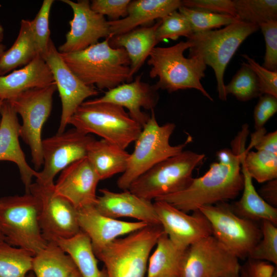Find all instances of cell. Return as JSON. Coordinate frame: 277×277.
I'll return each mask as SVG.
<instances>
[{
  "label": "cell",
  "instance_id": "obj_1",
  "mask_svg": "<svg viewBox=\"0 0 277 277\" xmlns=\"http://www.w3.org/2000/svg\"><path fill=\"white\" fill-rule=\"evenodd\" d=\"M248 133V125H243L231 142L232 149L217 151V161L211 163L204 175L193 178L183 190L155 200L165 201L188 213L198 210L203 206L226 202L236 198L243 187L241 161L242 152L246 149Z\"/></svg>",
  "mask_w": 277,
  "mask_h": 277
},
{
  "label": "cell",
  "instance_id": "obj_2",
  "mask_svg": "<svg viewBox=\"0 0 277 277\" xmlns=\"http://www.w3.org/2000/svg\"><path fill=\"white\" fill-rule=\"evenodd\" d=\"M109 36L76 52L61 53L63 60L85 85L99 89H112L125 82H132L130 60L126 50L114 48Z\"/></svg>",
  "mask_w": 277,
  "mask_h": 277
},
{
  "label": "cell",
  "instance_id": "obj_3",
  "mask_svg": "<svg viewBox=\"0 0 277 277\" xmlns=\"http://www.w3.org/2000/svg\"><path fill=\"white\" fill-rule=\"evenodd\" d=\"M192 46L189 39L168 47H154L147 63L151 68L150 77H158L153 85L157 90L171 93L179 90L195 89L211 101L213 99L202 86L201 80L205 76L206 65L197 56L186 58L184 52Z\"/></svg>",
  "mask_w": 277,
  "mask_h": 277
},
{
  "label": "cell",
  "instance_id": "obj_4",
  "mask_svg": "<svg viewBox=\"0 0 277 277\" xmlns=\"http://www.w3.org/2000/svg\"><path fill=\"white\" fill-rule=\"evenodd\" d=\"M164 232L161 225H149L95 252L106 277H145L151 251Z\"/></svg>",
  "mask_w": 277,
  "mask_h": 277
},
{
  "label": "cell",
  "instance_id": "obj_5",
  "mask_svg": "<svg viewBox=\"0 0 277 277\" xmlns=\"http://www.w3.org/2000/svg\"><path fill=\"white\" fill-rule=\"evenodd\" d=\"M69 124L84 134L97 135L124 149L135 141L142 130L123 107L90 100L76 109Z\"/></svg>",
  "mask_w": 277,
  "mask_h": 277
},
{
  "label": "cell",
  "instance_id": "obj_6",
  "mask_svg": "<svg viewBox=\"0 0 277 277\" xmlns=\"http://www.w3.org/2000/svg\"><path fill=\"white\" fill-rule=\"evenodd\" d=\"M175 127L172 123L160 125L154 110H151L148 121L135 141L134 149L130 154L126 169L117 181L120 189L128 190L140 176L160 162L181 153L192 141V137L189 136L184 143L171 145L170 137Z\"/></svg>",
  "mask_w": 277,
  "mask_h": 277
},
{
  "label": "cell",
  "instance_id": "obj_7",
  "mask_svg": "<svg viewBox=\"0 0 277 277\" xmlns=\"http://www.w3.org/2000/svg\"><path fill=\"white\" fill-rule=\"evenodd\" d=\"M259 29L257 25L238 21L219 30L194 33L188 38L192 43L189 57H200L214 70L221 100H227L224 74L227 65L243 41Z\"/></svg>",
  "mask_w": 277,
  "mask_h": 277
},
{
  "label": "cell",
  "instance_id": "obj_8",
  "mask_svg": "<svg viewBox=\"0 0 277 277\" xmlns=\"http://www.w3.org/2000/svg\"><path fill=\"white\" fill-rule=\"evenodd\" d=\"M205 157L204 153L183 150L142 174L131 184L128 190L150 201L181 191L191 183L194 170Z\"/></svg>",
  "mask_w": 277,
  "mask_h": 277
},
{
  "label": "cell",
  "instance_id": "obj_9",
  "mask_svg": "<svg viewBox=\"0 0 277 277\" xmlns=\"http://www.w3.org/2000/svg\"><path fill=\"white\" fill-rule=\"evenodd\" d=\"M38 214V201L30 193L1 199L0 232L5 242L33 256L44 249L48 242L43 236Z\"/></svg>",
  "mask_w": 277,
  "mask_h": 277
},
{
  "label": "cell",
  "instance_id": "obj_10",
  "mask_svg": "<svg viewBox=\"0 0 277 277\" xmlns=\"http://www.w3.org/2000/svg\"><path fill=\"white\" fill-rule=\"evenodd\" d=\"M56 90L54 82L45 87L28 90L7 101L22 119L19 135L30 148L36 171L43 164L42 131L50 115L53 95Z\"/></svg>",
  "mask_w": 277,
  "mask_h": 277
},
{
  "label": "cell",
  "instance_id": "obj_11",
  "mask_svg": "<svg viewBox=\"0 0 277 277\" xmlns=\"http://www.w3.org/2000/svg\"><path fill=\"white\" fill-rule=\"evenodd\" d=\"M208 220L214 236L239 259L248 257L262 237L254 222L236 215L231 205L221 202L198 209Z\"/></svg>",
  "mask_w": 277,
  "mask_h": 277
},
{
  "label": "cell",
  "instance_id": "obj_12",
  "mask_svg": "<svg viewBox=\"0 0 277 277\" xmlns=\"http://www.w3.org/2000/svg\"><path fill=\"white\" fill-rule=\"evenodd\" d=\"M54 185L44 186L35 182L29 188V193L38 202L39 225L47 242L68 239L81 231L77 210L55 192Z\"/></svg>",
  "mask_w": 277,
  "mask_h": 277
},
{
  "label": "cell",
  "instance_id": "obj_13",
  "mask_svg": "<svg viewBox=\"0 0 277 277\" xmlns=\"http://www.w3.org/2000/svg\"><path fill=\"white\" fill-rule=\"evenodd\" d=\"M239 260L211 235L186 248L181 277H240Z\"/></svg>",
  "mask_w": 277,
  "mask_h": 277
},
{
  "label": "cell",
  "instance_id": "obj_14",
  "mask_svg": "<svg viewBox=\"0 0 277 277\" xmlns=\"http://www.w3.org/2000/svg\"><path fill=\"white\" fill-rule=\"evenodd\" d=\"M94 139L74 128L43 139V168L38 171L36 182L44 186L53 185L57 173L86 156L88 147Z\"/></svg>",
  "mask_w": 277,
  "mask_h": 277
},
{
  "label": "cell",
  "instance_id": "obj_15",
  "mask_svg": "<svg viewBox=\"0 0 277 277\" xmlns=\"http://www.w3.org/2000/svg\"><path fill=\"white\" fill-rule=\"evenodd\" d=\"M49 66L58 91L62 103V114L57 133H62L70 118L87 98L98 94L95 87L83 83L70 69L50 39L42 56Z\"/></svg>",
  "mask_w": 277,
  "mask_h": 277
},
{
  "label": "cell",
  "instance_id": "obj_16",
  "mask_svg": "<svg viewBox=\"0 0 277 277\" xmlns=\"http://www.w3.org/2000/svg\"><path fill=\"white\" fill-rule=\"evenodd\" d=\"M62 2L71 7L73 17L69 21L70 29L66 35V41L58 48L60 53L79 51L98 43L101 38L111 36L109 21L91 9L89 1Z\"/></svg>",
  "mask_w": 277,
  "mask_h": 277
},
{
  "label": "cell",
  "instance_id": "obj_17",
  "mask_svg": "<svg viewBox=\"0 0 277 277\" xmlns=\"http://www.w3.org/2000/svg\"><path fill=\"white\" fill-rule=\"evenodd\" d=\"M153 203L164 232L178 247L186 249L212 235L208 220L199 210L190 215L164 201Z\"/></svg>",
  "mask_w": 277,
  "mask_h": 277
},
{
  "label": "cell",
  "instance_id": "obj_18",
  "mask_svg": "<svg viewBox=\"0 0 277 277\" xmlns=\"http://www.w3.org/2000/svg\"><path fill=\"white\" fill-rule=\"evenodd\" d=\"M100 179L86 156L61 172L54 184L55 192L70 202L77 210L94 206Z\"/></svg>",
  "mask_w": 277,
  "mask_h": 277
},
{
  "label": "cell",
  "instance_id": "obj_19",
  "mask_svg": "<svg viewBox=\"0 0 277 277\" xmlns=\"http://www.w3.org/2000/svg\"><path fill=\"white\" fill-rule=\"evenodd\" d=\"M141 77L139 75L134 81L108 90L102 97L90 101L93 103H111L126 108L131 118L143 128L150 115L143 112L141 108L154 110L159 95L153 85L141 81Z\"/></svg>",
  "mask_w": 277,
  "mask_h": 277
},
{
  "label": "cell",
  "instance_id": "obj_20",
  "mask_svg": "<svg viewBox=\"0 0 277 277\" xmlns=\"http://www.w3.org/2000/svg\"><path fill=\"white\" fill-rule=\"evenodd\" d=\"M77 219L80 230L89 238L94 253L114 240L149 225L105 216L94 205L77 210Z\"/></svg>",
  "mask_w": 277,
  "mask_h": 277
},
{
  "label": "cell",
  "instance_id": "obj_21",
  "mask_svg": "<svg viewBox=\"0 0 277 277\" xmlns=\"http://www.w3.org/2000/svg\"><path fill=\"white\" fill-rule=\"evenodd\" d=\"M94 207L101 214L111 218L130 217L148 225H161L153 203L128 190L116 192L106 188L99 190Z\"/></svg>",
  "mask_w": 277,
  "mask_h": 277
},
{
  "label": "cell",
  "instance_id": "obj_22",
  "mask_svg": "<svg viewBox=\"0 0 277 277\" xmlns=\"http://www.w3.org/2000/svg\"><path fill=\"white\" fill-rule=\"evenodd\" d=\"M0 115V161H8L15 163L25 186V193H29L33 177L37 176L38 171L28 164L19 142V127L17 114L7 101L3 102Z\"/></svg>",
  "mask_w": 277,
  "mask_h": 277
},
{
  "label": "cell",
  "instance_id": "obj_23",
  "mask_svg": "<svg viewBox=\"0 0 277 277\" xmlns=\"http://www.w3.org/2000/svg\"><path fill=\"white\" fill-rule=\"evenodd\" d=\"M53 83L49 66L42 56L37 55L23 68L0 75V100L10 101L25 91Z\"/></svg>",
  "mask_w": 277,
  "mask_h": 277
},
{
  "label": "cell",
  "instance_id": "obj_24",
  "mask_svg": "<svg viewBox=\"0 0 277 277\" xmlns=\"http://www.w3.org/2000/svg\"><path fill=\"white\" fill-rule=\"evenodd\" d=\"M182 6L180 0H135L131 1L128 14L123 18L109 21L111 36L126 33L138 26L160 19Z\"/></svg>",
  "mask_w": 277,
  "mask_h": 277
},
{
  "label": "cell",
  "instance_id": "obj_25",
  "mask_svg": "<svg viewBox=\"0 0 277 277\" xmlns=\"http://www.w3.org/2000/svg\"><path fill=\"white\" fill-rule=\"evenodd\" d=\"M160 19L151 27L136 28L125 33L110 38V46L114 48H124L130 60L132 76L144 64L152 49L158 44L155 31Z\"/></svg>",
  "mask_w": 277,
  "mask_h": 277
},
{
  "label": "cell",
  "instance_id": "obj_26",
  "mask_svg": "<svg viewBox=\"0 0 277 277\" xmlns=\"http://www.w3.org/2000/svg\"><path fill=\"white\" fill-rule=\"evenodd\" d=\"M130 154L105 140L94 139L89 145L86 157L100 181L107 179L126 169Z\"/></svg>",
  "mask_w": 277,
  "mask_h": 277
},
{
  "label": "cell",
  "instance_id": "obj_27",
  "mask_svg": "<svg viewBox=\"0 0 277 277\" xmlns=\"http://www.w3.org/2000/svg\"><path fill=\"white\" fill-rule=\"evenodd\" d=\"M155 247L148 260L146 277H181L186 249L175 245L164 232Z\"/></svg>",
  "mask_w": 277,
  "mask_h": 277
},
{
  "label": "cell",
  "instance_id": "obj_28",
  "mask_svg": "<svg viewBox=\"0 0 277 277\" xmlns=\"http://www.w3.org/2000/svg\"><path fill=\"white\" fill-rule=\"evenodd\" d=\"M243 175L242 195L231 205L234 213L238 216L253 221H268L277 225V208L266 203L255 189L252 179L241 164Z\"/></svg>",
  "mask_w": 277,
  "mask_h": 277
},
{
  "label": "cell",
  "instance_id": "obj_29",
  "mask_svg": "<svg viewBox=\"0 0 277 277\" xmlns=\"http://www.w3.org/2000/svg\"><path fill=\"white\" fill-rule=\"evenodd\" d=\"M76 269L72 258L54 241L33 256L35 277H68Z\"/></svg>",
  "mask_w": 277,
  "mask_h": 277
},
{
  "label": "cell",
  "instance_id": "obj_30",
  "mask_svg": "<svg viewBox=\"0 0 277 277\" xmlns=\"http://www.w3.org/2000/svg\"><path fill=\"white\" fill-rule=\"evenodd\" d=\"M38 55L30 21L22 19L17 37L12 46L0 56V75L25 66Z\"/></svg>",
  "mask_w": 277,
  "mask_h": 277
},
{
  "label": "cell",
  "instance_id": "obj_31",
  "mask_svg": "<svg viewBox=\"0 0 277 277\" xmlns=\"http://www.w3.org/2000/svg\"><path fill=\"white\" fill-rule=\"evenodd\" d=\"M73 261L82 277H106L98 266L89 238L83 232L68 239L55 241Z\"/></svg>",
  "mask_w": 277,
  "mask_h": 277
},
{
  "label": "cell",
  "instance_id": "obj_32",
  "mask_svg": "<svg viewBox=\"0 0 277 277\" xmlns=\"http://www.w3.org/2000/svg\"><path fill=\"white\" fill-rule=\"evenodd\" d=\"M241 164L249 175L260 183L277 179V155L262 150H246L242 154Z\"/></svg>",
  "mask_w": 277,
  "mask_h": 277
},
{
  "label": "cell",
  "instance_id": "obj_33",
  "mask_svg": "<svg viewBox=\"0 0 277 277\" xmlns=\"http://www.w3.org/2000/svg\"><path fill=\"white\" fill-rule=\"evenodd\" d=\"M33 256L6 242L0 244V277H26L32 271Z\"/></svg>",
  "mask_w": 277,
  "mask_h": 277
},
{
  "label": "cell",
  "instance_id": "obj_34",
  "mask_svg": "<svg viewBox=\"0 0 277 277\" xmlns=\"http://www.w3.org/2000/svg\"><path fill=\"white\" fill-rule=\"evenodd\" d=\"M237 17L258 26L277 20L276 0H233Z\"/></svg>",
  "mask_w": 277,
  "mask_h": 277
},
{
  "label": "cell",
  "instance_id": "obj_35",
  "mask_svg": "<svg viewBox=\"0 0 277 277\" xmlns=\"http://www.w3.org/2000/svg\"><path fill=\"white\" fill-rule=\"evenodd\" d=\"M225 92L227 96L231 94L242 102L262 95L255 73L245 62L241 64L230 83L225 85Z\"/></svg>",
  "mask_w": 277,
  "mask_h": 277
},
{
  "label": "cell",
  "instance_id": "obj_36",
  "mask_svg": "<svg viewBox=\"0 0 277 277\" xmlns=\"http://www.w3.org/2000/svg\"><path fill=\"white\" fill-rule=\"evenodd\" d=\"M178 10L188 21L193 33L212 30L240 21L238 17L230 15L215 13L182 6Z\"/></svg>",
  "mask_w": 277,
  "mask_h": 277
},
{
  "label": "cell",
  "instance_id": "obj_37",
  "mask_svg": "<svg viewBox=\"0 0 277 277\" xmlns=\"http://www.w3.org/2000/svg\"><path fill=\"white\" fill-rule=\"evenodd\" d=\"M262 237L250 252V259L277 264V227L268 221H262Z\"/></svg>",
  "mask_w": 277,
  "mask_h": 277
},
{
  "label": "cell",
  "instance_id": "obj_38",
  "mask_svg": "<svg viewBox=\"0 0 277 277\" xmlns=\"http://www.w3.org/2000/svg\"><path fill=\"white\" fill-rule=\"evenodd\" d=\"M193 34L188 21L176 10L161 19L155 31V37L158 43L165 39L176 40L180 36L188 38Z\"/></svg>",
  "mask_w": 277,
  "mask_h": 277
},
{
  "label": "cell",
  "instance_id": "obj_39",
  "mask_svg": "<svg viewBox=\"0 0 277 277\" xmlns=\"http://www.w3.org/2000/svg\"><path fill=\"white\" fill-rule=\"evenodd\" d=\"M53 0H44L35 18L30 21L37 53L43 56L51 39L49 26V15Z\"/></svg>",
  "mask_w": 277,
  "mask_h": 277
},
{
  "label": "cell",
  "instance_id": "obj_40",
  "mask_svg": "<svg viewBox=\"0 0 277 277\" xmlns=\"http://www.w3.org/2000/svg\"><path fill=\"white\" fill-rule=\"evenodd\" d=\"M265 41L266 51L263 67L272 71H277V20L259 26Z\"/></svg>",
  "mask_w": 277,
  "mask_h": 277
},
{
  "label": "cell",
  "instance_id": "obj_41",
  "mask_svg": "<svg viewBox=\"0 0 277 277\" xmlns=\"http://www.w3.org/2000/svg\"><path fill=\"white\" fill-rule=\"evenodd\" d=\"M242 56L255 73L262 95L270 94L277 97V71H272L265 68L247 54Z\"/></svg>",
  "mask_w": 277,
  "mask_h": 277
},
{
  "label": "cell",
  "instance_id": "obj_42",
  "mask_svg": "<svg viewBox=\"0 0 277 277\" xmlns=\"http://www.w3.org/2000/svg\"><path fill=\"white\" fill-rule=\"evenodd\" d=\"M130 2V0H93L90 7L95 12L107 15L110 21H115L127 15Z\"/></svg>",
  "mask_w": 277,
  "mask_h": 277
},
{
  "label": "cell",
  "instance_id": "obj_43",
  "mask_svg": "<svg viewBox=\"0 0 277 277\" xmlns=\"http://www.w3.org/2000/svg\"><path fill=\"white\" fill-rule=\"evenodd\" d=\"M182 6L237 17L233 0H183Z\"/></svg>",
  "mask_w": 277,
  "mask_h": 277
},
{
  "label": "cell",
  "instance_id": "obj_44",
  "mask_svg": "<svg viewBox=\"0 0 277 277\" xmlns=\"http://www.w3.org/2000/svg\"><path fill=\"white\" fill-rule=\"evenodd\" d=\"M277 112V97L270 94L259 97L253 112L255 130L264 127L265 124Z\"/></svg>",
  "mask_w": 277,
  "mask_h": 277
},
{
  "label": "cell",
  "instance_id": "obj_45",
  "mask_svg": "<svg viewBox=\"0 0 277 277\" xmlns=\"http://www.w3.org/2000/svg\"><path fill=\"white\" fill-rule=\"evenodd\" d=\"M252 148L277 155V130L267 133L264 127L255 130L251 134L250 142L246 150L249 151Z\"/></svg>",
  "mask_w": 277,
  "mask_h": 277
},
{
  "label": "cell",
  "instance_id": "obj_46",
  "mask_svg": "<svg viewBox=\"0 0 277 277\" xmlns=\"http://www.w3.org/2000/svg\"><path fill=\"white\" fill-rule=\"evenodd\" d=\"M241 269L249 277H273L277 273L275 265L267 261L250 259Z\"/></svg>",
  "mask_w": 277,
  "mask_h": 277
},
{
  "label": "cell",
  "instance_id": "obj_47",
  "mask_svg": "<svg viewBox=\"0 0 277 277\" xmlns=\"http://www.w3.org/2000/svg\"><path fill=\"white\" fill-rule=\"evenodd\" d=\"M258 192L266 203L276 208L277 179L264 183Z\"/></svg>",
  "mask_w": 277,
  "mask_h": 277
},
{
  "label": "cell",
  "instance_id": "obj_48",
  "mask_svg": "<svg viewBox=\"0 0 277 277\" xmlns=\"http://www.w3.org/2000/svg\"><path fill=\"white\" fill-rule=\"evenodd\" d=\"M68 277H82V276H81L78 270L76 269L74 271H73Z\"/></svg>",
  "mask_w": 277,
  "mask_h": 277
},
{
  "label": "cell",
  "instance_id": "obj_49",
  "mask_svg": "<svg viewBox=\"0 0 277 277\" xmlns=\"http://www.w3.org/2000/svg\"><path fill=\"white\" fill-rule=\"evenodd\" d=\"M4 38V29L0 24V44H2V42Z\"/></svg>",
  "mask_w": 277,
  "mask_h": 277
},
{
  "label": "cell",
  "instance_id": "obj_50",
  "mask_svg": "<svg viewBox=\"0 0 277 277\" xmlns=\"http://www.w3.org/2000/svg\"><path fill=\"white\" fill-rule=\"evenodd\" d=\"M240 277H249L247 274L244 272L242 270H240ZM273 277H277V273L275 274Z\"/></svg>",
  "mask_w": 277,
  "mask_h": 277
},
{
  "label": "cell",
  "instance_id": "obj_51",
  "mask_svg": "<svg viewBox=\"0 0 277 277\" xmlns=\"http://www.w3.org/2000/svg\"><path fill=\"white\" fill-rule=\"evenodd\" d=\"M6 47L2 44H0V56L3 54L5 51Z\"/></svg>",
  "mask_w": 277,
  "mask_h": 277
},
{
  "label": "cell",
  "instance_id": "obj_52",
  "mask_svg": "<svg viewBox=\"0 0 277 277\" xmlns=\"http://www.w3.org/2000/svg\"><path fill=\"white\" fill-rule=\"evenodd\" d=\"M6 242L1 232H0V244Z\"/></svg>",
  "mask_w": 277,
  "mask_h": 277
},
{
  "label": "cell",
  "instance_id": "obj_53",
  "mask_svg": "<svg viewBox=\"0 0 277 277\" xmlns=\"http://www.w3.org/2000/svg\"><path fill=\"white\" fill-rule=\"evenodd\" d=\"M26 277H35V275L33 272H29L26 276Z\"/></svg>",
  "mask_w": 277,
  "mask_h": 277
},
{
  "label": "cell",
  "instance_id": "obj_54",
  "mask_svg": "<svg viewBox=\"0 0 277 277\" xmlns=\"http://www.w3.org/2000/svg\"><path fill=\"white\" fill-rule=\"evenodd\" d=\"M3 101L0 100V111H1V107H2V104H3ZM0 121H1V119H0Z\"/></svg>",
  "mask_w": 277,
  "mask_h": 277
}]
</instances>
